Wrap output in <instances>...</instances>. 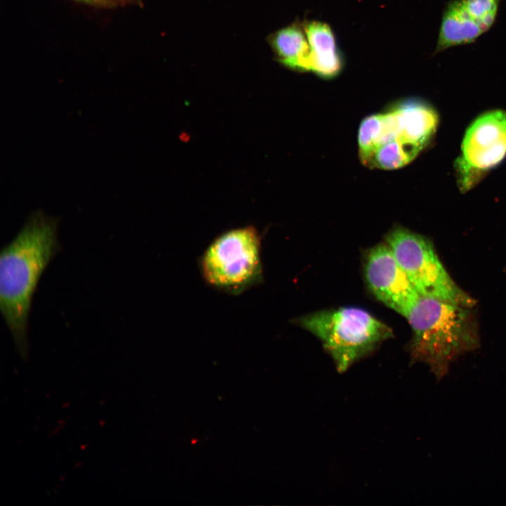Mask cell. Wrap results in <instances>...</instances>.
<instances>
[{
	"instance_id": "cell-2",
	"label": "cell",
	"mask_w": 506,
	"mask_h": 506,
	"mask_svg": "<svg viewBox=\"0 0 506 506\" xmlns=\"http://www.w3.org/2000/svg\"><path fill=\"white\" fill-rule=\"evenodd\" d=\"M439 124L435 110L415 98L395 102L362 120L359 157L371 169H396L412 162L429 143Z\"/></svg>"
},
{
	"instance_id": "cell-10",
	"label": "cell",
	"mask_w": 506,
	"mask_h": 506,
	"mask_svg": "<svg viewBox=\"0 0 506 506\" xmlns=\"http://www.w3.org/2000/svg\"><path fill=\"white\" fill-rule=\"evenodd\" d=\"M484 32L462 0H450L442 13L434 55L452 46L470 44Z\"/></svg>"
},
{
	"instance_id": "cell-1",
	"label": "cell",
	"mask_w": 506,
	"mask_h": 506,
	"mask_svg": "<svg viewBox=\"0 0 506 506\" xmlns=\"http://www.w3.org/2000/svg\"><path fill=\"white\" fill-rule=\"evenodd\" d=\"M58 220L37 210L30 214L0 254V310L22 356L28 352V325L40 278L57 253Z\"/></svg>"
},
{
	"instance_id": "cell-9",
	"label": "cell",
	"mask_w": 506,
	"mask_h": 506,
	"mask_svg": "<svg viewBox=\"0 0 506 506\" xmlns=\"http://www.w3.org/2000/svg\"><path fill=\"white\" fill-rule=\"evenodd\" d=\"M302 22L310 47L309 72L324 79L337 77L343 71L345 60L333 30L316 20Z\"/></svg>"
},
{
	"instance_id": "cell-6",
	"label": "cell",
	"mask_w": 506,
	"mask_h": 506,
	"mask_svg": "<svg viewBox=\"0 0 506 506\" xmlns=\"http://www.w3.org/2000/svg\"><path fill=\"white\" fill-rule=\"evenodd\" d=\"M386 243L420 294L472 307L473 299L451 279L426 238L397 226L388 233Z\"/></svg>"
},
{
	"instance_id": "cell-8",
	"label": "cell",
	"mask_w": 506,
	"mask_h": 506,
	"mask_svg": "<svg viewBox=\"0 0 506 506\" xmlns=\"http://www.w3.org/2000/svg\"><path fill=\"white\" fill-rule=\"evenodd\" d=\"M364 272L368 286L375 297L402 316L419 294L386 242L368 251Z\"/></svg>"
},
{
	"instance_id": "cell-12",
	"label": "cell",
	"mask_w": 506,
	"mask_h": 506,
	"mask_svg": "<svg viewBox=\"0 0 506 506\" xmlns=\"http://www.w3.org/2000/svg\"><path fill=\"white\" fill-rule=\"evenodd\" d=\"M501 0H462V4L486 32L495 21Z\"/></svg>"
},
{
	"instance_id": "cell-7",
	"label": "cell",
	"mask_w": 506,
	"mask_h": 506,
	"mask_svg": "<svg viewBox=\"0 0 506 506\" xmlns=\"http://www.w3.org/2000/svg\"><path fill=\"white\" fill-rule=\"evenodd\" d=\"M506 155V112L494 110L477 117L468 127L456 163L462 190L471 188L486 171Z\"/></svg>"
},
{
	"instance_id": "cell-3",
	"label": "cell",
	"mask_w": 506,
	"mask_h": 506,
	"mask_svg": "<svg viewBox=\"0 0 506 506\" xmlns=\"http://www.w3.org/2000/svg\"><path fill=\"white\" fill-rule=\"evenodd\" d=\"M470 309L418 294L403 316L413 331L412 360L427 365L438 379L458 356L477 346Z\"/></svg>"
},
{
	"instance_id": "cell-4",
	"label": "cell",
	"mask_w": 506,
	"mask_h": 506,
	"mask_svg": "<svg viewBox=\"0 0 506 506\" xmlns=\"http://www.w3.org/2000/svg\"><path fill=\"white\" fill-rule=\"evenodd\" d=\"M293 322L320 340L339 372L346 371L393 337L390 327L356 307L318 311Z\"/></svg>"
},
{
	"instance_id": "cell-11",
	"label": "cell",
	"mask_w": 506,
	"mask_h": 506,
	"mask_svg": "<svg viewBox=\"0 0 506 506\" xmlns=\"http://www.w3.org/2000/svg\"><path fill=\"white\" fill-rule=\"evenodd\" d=\"M270 44L283 66L309 72L310 47L302 22H295L276 31L270 37Z\"/></svg>"
},
{
	"instance_id": "cell-13",
	"label": "cell",
	"mask_w": 506,
	"mask_h": 506,
	"mask_svg": "<svg viewBox=\"0 0 506 506\" xmlns=\"http://www.w3.org/2000/svg\"><path fill=\"white\" fill-rule=\"evenodd\" d=\"M81 1H84L89 2V3H96V2H99L101 0H81Z\"/></svg>"
},
{
	"instance_id": "cell-5",
	"label": "cell",
	"mask_w": 506,
	"mask_h": 506,
	"mask_svg": "<svg viewBox=\"0 0 506 506\" xmlns=\"http://www.w3.org/2000/svg\"><path fill=\"white\" fill-rule=\"evenodd\" d=\"M261 238L253 226L235 228L216 237L199 261L205 283L238 295L263 281Z\"/></svg>"
}]
</instances>
